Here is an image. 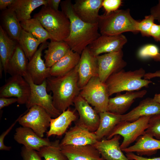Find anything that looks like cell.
<instances>
[{"instance_id":"6da1fadb","label":"cell","mask_w":160,"mask_h":160,"mask_svg":"<svg viewBox=\"0 0 160 160\" xmlns=\"http://www.w3.org/2000/svg\"><path fill=\"white\" fill-rule=\"evenodd\" d=\"M61 11L69 19L70 33L64 41L73 51L81 55L83 50L101 35L97 23L90 24L80 19L74 12L70 0L61 1Z\"/></svg>"},{"instance_id":"7a4b0ae2","label":"cell","mask_w":160,"mask_h":160,"mask_svg":"<svg viewBox=\"0 0 160 160\" xmlns=\"http://www.w3.org/2000/svg\"><path fill=\"white\" fill-rule=\"evenodd\" d=\"M78 80L76 66L65 75L51 76L46 80L47 91L52 92L54 106L60 113L73 105L75 99L79 95L81 89Z\"/></svg>"},{"instance_id":"3957f363","label":"cell","mask_w":160,"mask_h":160,"mask_svg":"<svg viewBox=\"0 0 160 160\" xmlns=\"http://www.w3.org/2000/svg\"><path fill=\"white\" fill-rule=\"evenodd\" d=\"M139 22L132 17L129 9H127L99 15L97 23L101 35L115 36L127 32H139Z\"/></svg>"},{"instance_id":"277c9868","label":"cell","mask_w":160,"mask_h":160,"mask_svg":"<svg viewBox=\"0 0 160 160\" xmlns=\"http://www.w3.org/2000/svg\"><path fill=\"white\" fill-rule=\"evenodd\" d=\"M33 18L38 20L52 38L51 41H64L69 36L70 22L62 11H56L48 5L43 6Z\"/></svg>"},{"instance_id":"5b68a950","label":"cell","mask_w":160,"mask_h":160,"mask_svg":"<svg viewBox=\"0 0 160 160\" xmlns=\"http://www.w3.org/2000/svg\"><path fill=\"white\" fill-rule=\"evenodd\" d=\"M145 73L141 68L134 71H125L123 69L113 74L105 82L109 96L124 91H138L143 87H148L153 83L142 79Z\"/></svg>"},{"instance_id":"8992f818","label":"cell","mask_w":160,"mask_h":160,"mask_svg":"<svg viewBox=\"0 0 160 160\" xmlns=\"http://www.w3.org/2000/svg\"><path fill=\"white\" fill-rule=\"evenodd\" d=\"M151 116H142L132 122L121 121L106 137L107 139H110L115 135H120L123 137L120 145L121 150L129 147L140 136L145 134Z\"/></svg>"},{"instance_id":"52a82bcc","label":"cell","mask_w":160,"mask_h":160,"mask_svg":"<svg viewBox=\"0 0 160 160\" xmlns=\"http://www.w3.org/2000/svg\"><path fill=\"white\" fill-rule=\"evenodd\" d=\"M80 95L99 113L107 111L109 93L105 83L98 76L93 77L81 89Z\"/></svg>"},{"instance_id":"ba28073f","label":"cell","mask_w":160,"mask_h":160,"mask_svg":"<svg viewBox=\"0 0 160 160\" xmlns=\"http://www.w3.org/2000/svg\"><path fill=\"white\" fill-rule=\"evenodd\" d=\"M23 77L31 88L30 95L25 104L27 109L34 105H38L44 108L52 118H55L60 115L61 113L54 106L52 96L47 92L46 80L38 85L33 82L28 74Z\"/></svg>"},{"instance_id":"9c48e42d","label":"cell","mask_w":160,"mask_h":160,"mask_svg":"<svg viewBox=\"0 0 160 160\" xmlns=\"http://www.w3.org/2000/svg\"><path fill=\"white\" fill-rule=\"evenodd\" d=\"M28 110L18 117V122L22 126L31 128L43 138L50 126L51 117L44 108L38 105H33Z\"/></svg>"},{"instance_id":"30bf717a","label":"cell","mask_w":160,"mask_h":160,"mask_svg":"<svg viewBox=\"0 0 160 160\" xmlns=\"http://www.w3.org/2000/svg\"><path fill=\"white\" fill-rule=\"evenodd\" d=\"M123 57L122 50L96 57L98 76L102 82L105 83L111 75L123 69L127 63L123 59Z\"/></svg>"},{"instance_id":"8fae6325","label":"cell","mask_w":160,"mask_h":160,"mask_svg":"<svg viewBox=\"0 0 160 160\" xmlns=\"http://www.w3.org/2000/svg\"><path fill=\"white\" fill-rule=\"evenodd\" d=\"M30 93L29 83L19 75L11 76L0 89V97H15L20 104H26Z\"/></svg>"},{"instance_id":"7c38bea8","label":"cell","mask_w":160,"mask_h":160,"mask_svg":"<svg viewBox=\"0 0 160 160\" xmlns=\"http://www.w3.org/2000/svg\"><path fill=\"white\" fill-rule=\"evenodd\" d=\"M127 41L126 37L122 34L115 36L101 35L89 45L87 47L92 54L96 57L102 53L122 50Z\"/></svg>"},{"instance_id":"4fadbf2b","label":"cell","mask_w":160,"mask_h":160,"mask_svg":"<svg viewBox=\"0 0 160 160\" xmlns=\"http://www.w3.org/2000/svg\"><path fill=\"white\" fill-rule=\"evenodd\" d=\"M97 140L94 132H90L78 121L65 133L60 142V146L93 145Z\"/></svg>"},{"instance_id":"5bb4252c","label":"cell","mask_w":160,"mask_h":160,"mask_svg":"<svg viewBox=\"0 0 160 160\" xmlns=\"http://www.w3.org/2000/svg\"><path fill=\"white\" fill-rule=\"evenodd\" d=\"M78 75V84L81 89L93 77L98 76V67L96 57L87 47L81 53L76 66Z\"/></svg>"},{"instance_id":"9a60e30c","label":"cell","mask_w":160,"mask_h":160,"mask_svg":"<svg viewBox=\"0 0 160 160\" xmlns=\"http://www.w3.org/2000/svg\"><path fill=\"white\" fill-rule=\"evenodd\" d=\"M48 43L46 41L41 44L28 65V74L33 82L36 84H41L47 78L51 76L50 73V68L46 67L41 57L42 52L47 48Z\"/></svg>"},{"instance_id":"2e32d148","label":"cell","mask_w":160,"mask_h":160,"mask_svg":"<svg viewBox=\"0 0 160 160\" xmlns=\"http://www.w3.org/2000/svg\"><path fill=\"white\" fill-rule=\"evenodd\" d=\"M73 103L79 115L78 121L90 132H94L99 124V113L80 95L75 98Z\"/></svg>"},{"instance_id":"e0dca14e","label":"cell","mask_w":160,"mask_h":160,"mask_svg":"<svg viewBox=\"0 0 160 160\" xmlns=\"http://www.w3.org/2000/svg\"><path fill=\"white\" fill-rule=\"evenodd\" d=\"M147 92L146 90L126 91L124 94L117 93L114 97L109 98L107 111L122 115L129 109L135 100L143 97Z\"/></svg>"},{"instance_id":"ac0fdd59","label":"cell","mask_w":160,"mask_h":160,"mask_svg":"<svg viewBox=\"0 0 160 160\" xmlns=\"http://www.w3.org/2000/svg\"><path fill=\"white\" fill-rule=\"evenodd\" d=\"M103 0H76L73 4L76 15L83 21L90 24L97 23L99 12Z\"/></svg>"},{"instance_id":"d6986e66","label":"cell","mask_w":160,"mask_h":160,"mask_svg":"<svg viewBox=\"0 0 160 160\" xmlns=\"http://www.w3.org/2000/svg\"><path fill=\"white\" fill-rule=\"evenodd\" d=\"M14 138L17 143L26 148L38 152L43 147L49 145L51 143L48 137H41L31 128L23 126L16 129Z\"/></svg>"},{"instance_id":"ffe728a7","label":"cell","mask_w":160,"mask_h":160,"mask_svg":"<svg viewBox=\"0 0 160 160\" xmlns=\"http://www.w3.org/2000/svg\"><path fill=\"white\" fill-rule=\"evenodd\" d=\"M121 136L116 135L110 139L97 141L92 145L105 160H129L120 147Z\"/></svg>"},{"instance_id":"44dd1931","label":"cell","mask_w":160,"mask_h":160,"mask_svg":"<svg viewBox=\"0 0 160 160\" xmlns=\"http://www.w3.org/2000/svg\"><path fill=\"white\" fill-rule=\"evenodd\" d=\"M160 114V103L153 98L148 97L128 113L121 115V121L132 122L144 116Z\"/></svg>"},{"instance_id":"7402d4cb","label":"cell","mask_w":160,"mask_h":160,"mask_svg":"<svg viewBox=\"0 0 160 160\" xmlns=\"http://www.w3.org/2000/svg\"><path fill=\"white\" fill-rule=\"evenodd\" d=\"M62 152L68 160H105L92 145L61 146Z\"/></svg>"},{"instance_id":"603a6c76","label":"cell","mask_w":160,"mask_h":160,"mask_svg":"<svg viewBox=\"0 0 160 160\" xmlns=\"http://www.w3.org/2000/svg\"><path fill=\"white\" fill-rule=\"evenodd\" d=\"M135 144L122 150L126 153L135 152L137 155H151L160 149V140L146 134L140 136Z\"/></svg>"},{"instance_id":"cb8c5ba5","label":"cell","mask_w":160,"mask_h":160,"mask_svg":"<svg viewBox=\"0 0 160 160\" xmlns=\"http://www.w3.org/2000/svg\"><path fill=\"white\" fill-rule=\"evenodd\" d=\"M77 119L74 112L69 108L61 113L58 117L51 118L49 130L46 132L47 137L52 135L62 136L65 133L72 122Z\"/></svg>"},{"instance_id":"d4e9b609","label":"cell","mask_w":160,"mask_h":160,"mask_svg":"<svg viewBox=\"0 0 160 160\" xmlns=\"http://www.w3.org/2000/svg\"><path fill=\"white\" fill-rule=\"evenodd\" d=\"M0 25L11 39L18 42L22 30L15 12L9 8L1 11Z\"/></svg>"},{"instance_id":"484cf974","label":"cell","mask_w":160,"mask_h":160,"mask_svg":"<svg viewBox=\"0 0 160 160\" xmlns=\"http://www.w3.org/2000/svg\"><path fill=\"white\" fill-rule=\"evenodd\" d=\"M48 0H15L8 8L15 12L20 22L31 18V14L41 6H47Z\"/></svg>"},{"instance_id":"4316f807","label":"cell","mask_w":160,"mask_h":160,"mask_svg":"<svg viewBox=\"0 0 160 160\" xmlns=\"http://www.w3.org/2000/svg\"><path fill=\"white\" fill-rule=\"evenodd\" d=\"M81 55L71 49L50 68L51 76L57 77L65 75L73 69L77 65Z\"/></svg>"},{"instance_id":"83f0119b","label":"cell","mask_w":160,"mask_h":160,"mask_svg":"<svg viewBox=\"0 0 160 160\" xmlns=\"http://www.w3.org/2000/svg\"><path fill=\"white\" fill-rule=\"evenodd\" d=\"M28 59L24 52L18 44L8 62L7 73L11 76L19 75L23 77L28 74Z\"/></svg>"},{"instance_id":"f1b7e54d","label":"cell","mask_w":160,"mask_h":160,"mask_svg":"<svg viewBox=\"0 0 160 160\" xmlns=\"http://www.w3.org/2000/svg\"><path fill=\"white\" fill-rule=\"evenodd\" d=\"M100 123L97 130L94 132L97 140H101L107 137L116 126L121 121V115L108 111L100 113Z\"/></svg>"},{"instance_id":"f546056e","label":"cell","mask_w":160,"mask_h":160,"mask_svg":"<svg viewBox=\"0 0 160 160\" xmlns=\"http://www.w3.org/2000/svg\"><path fill=\"white\" fill-rule=\"evenodd\" d=\"M45 50L44 58L47 67L50 68L64 56L71 49L64 41H51Z\"/></svg>"},{"instance_id":"4dcf8cb0","label":"cell","mask_w":160,"mask_h":160,"mask_svg":"<svg viewBox=\"0 0 160 160\" xmlns=\"http://www.w3.org/2000/svg\"><path fill=\"white\" fill-rule=\"evenodd\" d=\"M17 44V41L9 37L0 26V61L5 74L8 62Z\"/></svg>"},{"instance_id":"1f68e13d","label":"cell","mask_w":160,"mask_h":160,"mask_svg":"<svg viewBox=\"0 0 160 160\" xmlns=\"http://www.w3.org/2000/svg\"><path fill=\"white\" fill-rule=\"evenodd\" d=\"M23 30L32 34L42 43L52 38L37 19L33 18L20 22Z\"/></svg>"},{"instance_id":"d6a6232c","label":"cell","mask_w":160,"mask_h":160,"mask_svg":"<svg viewBox=\"0 0 160 160\" xmlns=\"http://www.w3.org/2000/svg\"><path fill=\"white\" fill-rule=\"evenodd\" d=\"M19 46L29 61L42 43L31 33L22 29L18 42Z\"/></svg>"},{"instance_id":"836d02e7","label":"cell","mask_w":160,"mask_h":160,"mask_svg":"<svg viewBox=\"0 0 160 160\" xmlns=\"http://www.w3.org/2000/svg\"><path fill=\"white\" fill-rule=\"evenodd\" d=\"M59 140L51 142V144L43 147L38 152L41 157L44 160H68L62 152Z\"/></svg>"},{"instance_id":"e575fe53","label":"cell","mask_w":160,"mask_h":160,"mask_svg":"<svg viewBox=\"0 0 160 160\" xmlns=\"http://www.w3.org/2000/svg\"><path fill=\"white\" fill-rule=\"evenodd\" d=\"M145 133L160 140V114L151 116Z\"/></svg>"},{"instance_id":"d590c367","label":"cell","mask_w":160,"mask_h":160,"mask_svg":"<svg viewBox=\"0 0 160 160\" xmlns=\"http://www.w3.org/2000/svg\"><path fill=\"white\" fill-rule=\"evenodd\" d=\"M159 53V49L156 45L148 44L142 47L138 51L137 55L139 58L144 60L152 58Z\"/></svg>"},{"instance_id":"8d00e7d4","label":"cell","mask_w":160,"mask_h":160,"mask_svg":"<svg viewBox=\"0 0 160 160\" xmlns=\"http://www.w3.org/2000/svg\"><path fill=\"white\" fill-rule=\"evenodd\" d=\"M154 19L150 14L145 16L144 18L139 21L137 27L138 31L143 36L150 37V31L154 23Z\"/></svg>"},{"instance_id":"74e56055","label":"cell","mask_w":160,"mask_h":160,"mask_svg":"<svg viewBox=\"0 0 160 160\" xmlns=\"http://www.w3.org/2000/svg\"><path fill=\"white\" fill-rule=\"evenodd\" d=\"M122 3L121 0H103L102 6L108 14L118 10Z\"/></svg>"},{"instance_id":"f35d334b","label":"cell","mask_w":160,"mask_h":160,"mask_svg":"<svg viewBox=\"0 0 160 160\" xmlns=\"http://www.w3.org/2000/svg\"><path fill=\"white\" fill-rule=\"evenodd\" d=\"M21 154L23 160H42L38 151L24 146L22 148Z\"/></svg>"},{"instance_id":"ab89813d","label":"cell","mask_w":160,"mask_h":160,"mask_svg":"<svg viewBox=\"0 0 160 160\" xmlns=\"http://www.w3.org/2000/svg\"><path fill=\"white\" fill-rule=\"evenodd\" d=\"M18 118L12 123L10 127L6 130L0 136V150L4 151H9L11 149V147L7 146L5 145L4 143V140L5 136L11 130L13 127H14L16 123L18 121Z\"/></svg>"},{"instance_id":"60d3db41","label":"cell","mask_w":160,"mask_h":160,"mask_svg":"<svg viewBox=\"0 0 160 160\" xmlns=\"http://www.w3.org/2000/svg\"><path fill=\"white\" fill-rule=\"evenodd\" d=\"M149 35L156 41L160 43V24L154 23L150 30Z\"/></svg>"},{"instance_id":"b9f144b4","label":"cell","mask_w":160,"mask_h":160,"mask_svg":"<svg viewBox=\"0 0 160 160\" xmlns=\"http://www.w3.org/2000/svg\"><path fill=\"white\" fill-rule=\"evenodd\" d=\"M126 156L129 160H160V156L148 158L136 155L133 152L126 153Z\"/></svg>"},{"instance_id":"7bdbcfd3","label":"cell","mask_w":160,"mask_h":160,"mask_svg":"<svg viewBox=\"0 0 160 160\" xmlns=\"http://www.w3.org/2000/svg\"><path fill=\"white\" fill-rule=\"evenodd\" d=\"M150 15L154 20H157L160 23V0L156 5L153 6L150 9Z\"/></svg>"},{"instance_id":"ee69618b","label":"cell","mask_w":160,"mask_h":160,"mask_svg":"<svg viewBox=\"0 0 160 160\" xmlns=\"http://www.w3.org/2000/svg\"><path fill=\"white\" fill-rule=\"evenodd\" d=\"M17 102L16 98L0 97V109Z\"/></svg>"},{"instance_id":"f6af8a7d","label":"cell","mask_w":160,"mask_h":160,"mask_svg":"<svg viewBox=\"0 0 160 160\" xmlns=\"http://www.w3.org/2000/svg\"><path fill=\"white\" fill-rule=\"evenodd\" d=\"M15 0H0V10L1 11L7 9L11 5Z\"/></svg>"},{"instance_id":"bcb514c9","label":"cell","mask_w":160,"mask_h":160,"mask_svg":"<svg viewBox=\"0 0 160 160\" xmlns=\"http://www.w3.org/2000/svg\"><path fill=\"white\" fill-rule=\"evenodd\" d=\"M60 0H48L47 5L52 9L58 10L59 7L61 2Z\"/></svg>"},{"instance_id":"7dc6e473","label":"cell","mask_w":160,"mask_h":160,"mask_svg":"<svg viewBox=\"0 0 160 160\" xmlns=\"http://www.w3.org/2000/svg\"><path fill=\"white\" fill-rule=\"evenodd\" d=\"M156 77H160V70L156 71L153 73L149 72L145 73L143 78L146 80H150V79Z\"/></svg>"},{"instance_id":"c3c4849f","label":"cell","mask_w":160,"mask_h":160,"mask_svg":"<svg viewBox=\"0 0 160 160\" xmlns=\"http://www.w3.org/2000/svg\"><path fill=\"white\" fill-rule=\"evenodd\" d=\"M153 98L155 101L160 103V93L156 94Z\"/></svg>"},{"instance_id":"681fc988","label":"cell","mask_w":160,"mask_h":160,"mask_svg":"<svg viewBox=\"0 0 160 160\" xmlns=\"http://www.w3.org/2000/svg\"><path fill=\"white\" fill-rule=\"evenodd\" d=\"M152 58L155 61L160 62V53H159L156 56L152 57Z\"/></svg>"}]
</instances>
